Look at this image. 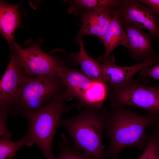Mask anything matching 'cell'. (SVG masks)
I'll return each instance as SVG.
<instances>
[{
	"label": "cell",
	"mask_w": 159,
	"mask_h": 159,
	"mask_svg": "<svg viewBox=\"0 0 159 159\" xmlns=\"http://www.w3.org/2000/svg\"><path fill=\"white\" fill-rule=\"evenodd\" d=\"M18 4L0 3V32L12 47L14 44V32L19 20Z\"/></svg>",
	"instance_id": "5bb4252c"
},
{
	"label": "cell",
	"mask_w": 159,
	"mask_h": 159,
	"mask_svg": "<svg viewBox=\"0 0 159 159\" xmlns=\"http://www.w3.org/2000/svg\"><path fill=\"white\" fill-rule=\"evenodd\" d=\"M111 7L80 11L82 24L76 39L78 42L86 35L101 39L111 21L114 8Z\"/></svg>",
	"instance_id": "8fae6325"
},
{
	"label": "cell",
	"mask_w": 159,
	"mask_h": 159,
	"mask_svg": "<svg viewBox=\"0 0 159 159\" xmlns=\"http://www.w3.org/2000/svg\"><path fill=\"white\" fill-rule=\"evenodd\" d=\"M121 0H74L71 1L69 12L74 11L94 10L100 8L117 7Z\"/></svg>",
	"instance_id": "2e32d148"
},
{
	"label": "cell",
	"mask_w": 159,
	"mask_h": 159,
	"mask_svg": "<svg viewBox=\"0 0 159 159\" xmlns=\"http://www.w3.org/2000/svg\"><path fill=\"white\" fill-rule=\"evenodd\" d=\"M62 141L57 142L60 149L59 155L54 159H92L83 153L74 150L69 138L64 133L61 134Z\"/></svg>",
	"instance_id": "ac0fdd59"
},
{
	"label": "cell",
	"mask_w": 159,
	"mask_h": 159,
	"mask_svg": "<svg viewBox=\"0 0 159 159\" xmlns=\"http://www.w3.org/2000/svg\"><path fill=\"white\" fill-rule=\"evenodd\" d=\"M141 76L151 78L155 80H159V64L152 67H148L143 68L140 71Z\"/></svg>",
	"instance_id": "44dd1931"
},
{
	"label": "cell",
	"mask_w": 159,
	"mask_h": 159,
	"mask_svg": "<svg viewBox=\"0 0 159 159\" xmlns=\"http://www.w3.org/2000/svg\"><path fill=\"white\" fill-rule=\"evenodd\" d=\"M14 47V52L24 75L35 77L57 75L58 70L64 66L57 58L44 53L37 45L22 49L15 44Z\"/></svg>",
	"instance_id": "8992f818"
},
{
	"label": "cell",
	"mask_w": 159,
	"mask_h": 159,
	"mask_svg": "<svg viewBox=\"0 0 159 159\" xmlns=\"http://www.w3.org/2000/svg\"><path fill=\"white\" fill-rule=\"evenodd\" d=\"M122 21L128 39L125 47L129 52L132 58L140 62H150L153 66L159 64V56L155 53L153 47V37L142 29Z\"/></svg>",
	"instance_id": "ba28073f"
},
{
	"label": "cell",
	"mask_w": 159,
	"mask_h": 159,
	"mask_svg": "<svg viewBox=\"0 0 159 159\" xmlns=\"http://www.w3.org/2000/svg\"><path fill=\"white\" fill-rule=\"evenodd\" d=\"M82 41V39L78 42L80 46V51L71 54L73 63L75 64H79L81 71L95 82L104 84L100 63L87 54Z\"/></svg>",
	"instance_id": "9a60e30c"
},
{
	"label": "cell",
	"mask_w": 159,
	"mask_h": 159,
	"mask_svg": "<svg viewBox=\"0 0 159 159\" xmlns=\"http://www.w3.org/2000/svg\"><path fill=\"white\" fill-rule=\"evenodd\" d=\"M99 63L103 83L110 92L118 90L129 84L133 81L134 75L139 71L146 67L153 66L148 61H143L129 66H119L112 62Z\"/></svg>",
	"instance_id": "30bf717a"
},
{
	"label": "cell",
	"mask_w": 159,
	"mask_h": 159,
	"mask_svg": "<svg viewBox=\"0 0 159 159\" xmlns=\"http://www.w3.org/2000/svg\"><path fill=\"white\" fill-rule=\"evenodd\" d=\"M33 144L26 135L16 142L12 141L11 139H0V159H11L16 156V152L21 147H30Z\"/></svg>",
	"instance_id": "e0dca14e"
},
{
	"label": "cell",
	"mask_w": 159,
	"mask_h": 159,
	"mask_svg": "<svg viewBox=\"0 0 159 159\" xmlns=\"http://www.w3.org/2000/svg\"><path fill=\"white\" fill-rule=\"evenodd\" d=\"M117 7L122 21L147 30L153 37H159V21L157 16L138 0H122Z\"/></svg>",
	"instance_id": "52a82bcc"
},
{
	"label": "cell",
	"mask_w": 159,
	"mask_h": 159,
	"mask_svg": "<svg viewBox=\"0 0 159 159\" xmlns=\"http://www.w3.org/2000/svg\"><path fill=\"white\" fill-rule=\"evenodd\" d=\"M24 76L21 66L14 52L0 81V107L9 108L13 111Z\"/></svg>",
	"instance_id": "9c48e42d"
},
{
	"label": "cell",
	"mask_w": 159,
	"mask_h": 159,
	"mask_svg": "<svg viewBox=\"0 0 159 159\" xmlns=\"http://www.w3.org/2000/svg\"><path fill=\"white\" fill-rule=\"evenodd\" d=\"M123 27L119 10L117 7L115 8L111 21L101 39L105 50L103 56L99 59L98 62L101 63L113 62L111 52L120 45L125 47L127 42V35Z\"/></svg>",
	"instance_id": "7c38bea8"
},
{
	"label": "cell",
	"mask_w": 159,
	"mask_h": 159,
	"mask_svg": "<svg viewBox=\"0 0 159 159\" xmlns=\"http://www.w3.org/2000/svg\"><path fill=\"white\" fill-rule=\"evenodd\" d=\"M148 142L138 159H159V151L157 143L155 139L149 135Z\"/></svg>",
	"instance_id": "d6986e66"
},
{
	"label": "cell",
	"mask_w": 159,
	"mask_h": 159,
	"mask_svg": "<svg viewBox=\"0 0 159 159\" xmlns=\"http://www.w3.org/2000/svg\"><path fill=\"white\" fill-rule=\"evenodd\" d=\"M145 83L133 80L110 92L108 100L110 106H131L145 110L151 115H159V86H147Z\"/></svg>",
	"instance_id": "5b68a950"
},
{
	"label": "cell",
	"mask_w": 159,
	"mask_h": 159,
	"mask_svg": "<svg viewBox=\"0 0 159 159\" xmlns=\"http://www.w3.org/2000/svg\"><path fill=\"white\" fill-rule=\"evenodd\" d=\"M149 8L156 16H159V0H138Z\"/></svg>",
	"instance_id": "7402d4cb"
},
{
	"label": "cell",
	"mask_w": 159,
	"mask_h": 159,
	"mask_svg": "<svg viewBox=\"0 0 159 159\" xmlns=\"http://www.w3.org/2000/svg\"><path fill=\"white\" fill-rule=\"evenodd\" d=\"M110 106L105 122L106 135L110 139L105 157L118 159L119 153L126 147L145 148L149 139L146 130L159 120V115L138 114L124 106Z\"/></svg>",
	"instance_id": "6da1fadb"
},
{
	"label": "cell",
	"mask_w": 159,
	"mask_h": 159,
	"mask_svg": "<svg viewBox=\"0 0 159 159\" xmlns=\"http://www.w3.org/2000/svg\"><path fill=\"white\" fill-rule=\"evenodd\" d=\"M151 132L149 135L153 137L156 140L158 147L159 151V120L150 126Z\"/></svg>",
	"instance_id": "603a6c76"
},
{
	"label": "cell",
	"mask_w": 159,
	"mask_h": 159,
	"mask_svg": "<svg viewBox=\"0 0 159 159\" xmlns=\"http://www.w3.org/2000/svg\"><path fill=\"white\" fill-rule=\"evenodd\" d=\"M66 88L57 75L31 78L24 76L12 116L37 109Z\"/></svg>",
	"instance_id": "277c9868"
},
{
	"label": "cell",
	"mask_w": 159,
	"mask_h": 159,
	"mask_svg": "<svg viewBox=\"0 0 159 159\" xmlns=\"http://www.w3.org/2000/svg\"><path fill=\"white\" fill-rule=\"evenodd\" d=\"M57 75L61 78L67 91L72 97L79 91L88 90L95 83L81 71L64 66L58 70Z\"/></svg>",
	"instance_id": "4fadbf2b"
},
{
	"label": "cell",
	"mask_w": 159,
	"mask_h": 159,
	"mask_svg": "<svg viewBox=\"0 0 159 159\" xmlns=\"http://www.w3.org/2000/svg\"><path fill=\"white\" fill-rule=\"evenodd\" d=\"M11 111L7 109H0V139H11L14 135L9 131L6 126L7 119Z\"/></svg>",
	"instance_id": "ffe728a7"
},
{
	"label": "cell",
	"mask_w": 159,
	"mask_h": 159,
	"mask_svg": "<svg viewBox=\"0 0 159 159\" xmlns=\"http://www.w3.org/2000/svg\"><path fill=\"white\" fill-rule=\"evenodd\" d=\"M71 98L65 88L40 108L18 115L27 120L29 128L26 135L40 149L46 159L55 158L52 150L53 140L62 116L74 106L65 105V101Z\"/></svg>",
	"instance_id": "3957f363"
},
{
	"label": "cell",
	"mask_w": 159,
	"mask_h": 159,
	"mask_svg": "<svg viewBox=\"0 0 159 159\" xmlns=\"http://www.w3.org/2000/svg\"><path fill=\"white\" fill-rule=\"evenodd\" d=\"M107 112L104 106L85 107L77 115L61 120L59 125L67 130L74 150L92 159H104L102 135Z\"/></svg>",
	"instance_id": "7a4b0ae2"
}]
</instances>
